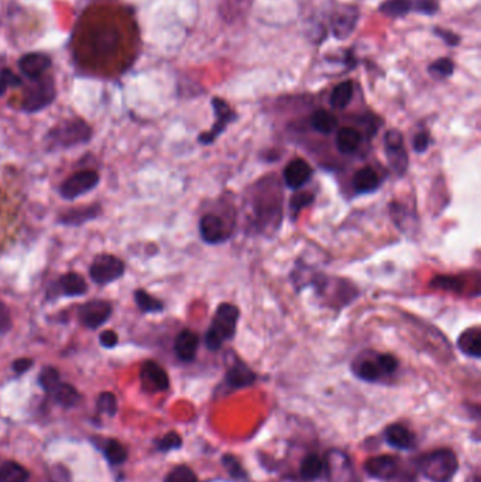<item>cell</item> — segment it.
<instances>
[{"instance_id":"30bf717a","label":"cell","mask_w":481,"mask_h":482,"mask_svg":"<svg viewBox=\"0 0 481 482\" xmlns=\"http://www.w3.org/2000/svg\"><path fill=\"white\" fill-rule=\"evenodd\" d=\"M325 467L330 482H355L352 464L345 453H340L337 450L327 453Z\"/></svg>"},{"instance_id":"8d00e7d4","label":"cell","mask_w":481,"mask_h":482,"mask_svg":"<svg viewBox=\"0 0 481 482\" xmlns=\"http://www.w3.org/2000/svg\"><path fill=\"white\" fill-rule=\"evenodd\" d=\"M315 196L313 193L311 192H299V193H295L293 197H291V202H290V211L293 212V216L297 218V215L308 208V206L313 202Z\"/></svg>"},{"instance_id":"e575fe53","label":"cell","mask_w":481,"mask_h":482,"mask_svg":"<svg viewBox=\"0 0 481 482\" xmlns=\"http://www.w3.org/2000/svg\"><path fill=\"white\" fill-rule=\"evenodd\" d=\"M105 455L112 464H121L127 458V451L119 442L110 440L105 447Z\"/></svg>"},{"instance_id":"4fadbf2b","label":"cell","mask_w":481,"mask_h":482,"mask_svg":"<svg viewBox=\"0 0 481 482\" xmlns=\"http://www.w3.org/2000/svg\"><path fill=\"white\" fill-rule=\"evenodd\" d=\"M140 379L145 391L154 393L168 389L170 386V378L165 370L158 366L156 361H146L142 367Z\"/></svg>"},{"instance_id":"cb8c5ba5","label":"cell","mask_w":481,"mask_h":482,"mask_svg":"<svg viewBox=\"0 0 481 482\" xmlns=\"http://www.w3.org/2000/svg\"><path fill=\"white\" fill-rule=\"evenodd\" d=\"M459 350L473 359L481 357V331L478 327L464 330L457 338Z\"/></svg>"},{"instance_id":"5bb4252c","label":"cell","mask_w":481,"mask_h":482,"mask_svg":"<svg viewBox=\"0 0 481 482\" xmlns=\"http://www.w3.org/2000/svg\"><path fill=\"white\" fill-rule=\"evenodd\" d=\"M50 296H82L88 292V284L77 272H68L58 280L55 287L51 289Z\"/></svg>"},{"instance_id":"4dcf8cb0","label":"cell","mask_w":481,"mask_h":482,"mask_svg":"<svg viewBox=\"0 0 481 482\" xmlns=\"http://www.w3.org/2000/svg\"><path fill=\"white\" fill-rule=\"evenodd\" d=\"M323 471V461L316 454H309L302 460L301 476L305 481H315L320 476Z\"/></svg>"},{"instance_id":"ffe728a7","label":"cell","mask_w":481,"mask_h":482,"mask_svg":"<svg viewBox=\"0 0 481 482\" xmlns=\"http://www.w3.org/2000/svg\"><path fill=\"white\" fill-rule=\"evenodd\" d=\"M256 378V374L236 357L226 372V384L233 389L250 386L254 384Z\"/></svg>"},{"instance_id":"f546056e","label":"cell","mask_w":481,"mask_h":482,"mask_svg":"<svg viewBox=\"0 0 481 482\" xmlns=\"http://www.w3.org/2000/svg\"><path fill=\"white\" fill-rule=\"evenodd\" d=\"M29 471L16 461H6L0 467V482H27Z\"/></svg>"},{"instance_id":"f1b7e54d","label":"cell","mask_w":481,"mask_h":482,"mask_svg":"<svg viewBox=\"0 0 481 482\" xmlns=\"http://www.w3.org/2000/svg\"><path fill=\"white\" fill-rule=\"evenodd\" d=\"M51 393H52L55 402H57L58 405L64 406V407H73V406H75V405L80 402V399H81L78 391H77L73 385H70V384H62V382H59V384L54 388V391H52Z\"/></svg>"},{"instance_id":"484cf974","label":"cell","mask_w":481,"mask_h":482,"mask_svg":"<svg viewBox=\"0 0 481 482\" xmlns=\"http://www.w3.org/2000/svg\"><path fill=\"white\" fill-rule=\"evenodd\" d=\"M355 95V84L353 81H343L336 85L330 93L329 103L333 109H345L349 106Z\"/></svg>"},{"instance_id":"603a6c76","label":"cell","mask_w":481,"mask_h":482,"mask_svg":"<svg viewBox=\"0 0 481 482\" xmlns=\"http://www.w3.org/2000/svg\"><path fill=\"white\" fill-rule=\"evenodd\" d=\"M362 143V134L353 127H343L336 134V149L340 154H355Z\"/></svg>"},{"instance_id":"83f0119b","label":"cell","mask_w":481,"mask_h":482,"mask_svg":"<svg viewBox=\"0 0 481 482\" xmlns=\"http://www.w3.org/2000/svg\"><path fill=\"white\" fill-rule=\"evenodd\" d=\"M311 126L316 133L327 135V134H332L334 128L337 127V119L334 117L333 113L325 109H319L312 114Z\"/></svg>"},{"instance_id":"d6a6232c","label":"cell","mask_w":481,"mask_h":482,"mask_svg":"<svg viewBox=\"0 0 481 482\" xmlns=\"http://www.w3.org/2000/svg\"><path fill=\"white\" fill-rule=\"evenodd\" d=\"M454 62L450 58H439L436 61H434L429 68H428V73L435 78V80H446L450 78L454 73Z\"/></svg>"},{"instance_id":"1f68e13d","label":"cell","mask_w":481,"mask_h":482,"mask_svg":"<svg viewBox=\"0 0 481 482\" xmlns=\"http://www.w3.org/2000/svg\"><path fill=\"white\" fill-rule=\"evenodd\" d=\"M134 301L145 313H160L164 310V303L143 289H137L134 292Z\"/></svg>"},{"instance_id":"7a4b0ae2","label":"cell","mask_w":481,"mask_h":482,"mask_svg":"<svg viewBox=\"0 0 481 482\" xmlns=\"http://www.w3.org/2000/svg\"><path fill=\"white\" fill-rule=\"evenodd\" d=\"M92 139V128L82 119L65 120L54 126L47 134V142L52 147L71 149L89 143Z\"/></svg>"},{"instance_id":"ee69618b","label":"cell","mask_w":481,"mask_h":482,"mask_svg":"<svg viewBox=\"0 0 481 482\" xmlns=\"http://www.w3.org/2000/svg\"><path fill=\"white\" fill-rule=\"evenodd\" d=\"M439 10V3L436 0H415V13L424 16H434Z\"/></svg>"},{"instance_id":"9c48e42d","label":"cell","mask_w":481,"mask_h":482,"mask_svg":"<svg viewBox=\"0 0 481 482\" xmlns=\"http://www.w3.org/2000/svg\"><path fill=\"white\" fill-rule=\"evenodd\" d=\"M113 308L106 301H91L84 303L78 310L80 322L88 329H98L112 316Z\"/></svg>"},{"instance_id":"44dd1931","label":"cell","mask_w":481,"mask_h":482,"mask_svg":"<svg viewBox=\"0 0 481 482\" xmlns=\"http://www.w3.org/2000/svg\"><path fill=\"white\" fill-rule=\"evenodd\" d=\"M352 186L356 195H367L376 192L381 186V181L371 167H363L355 174Z\"/></svg>"},{"instance_id":"f6af8a7d","label":"cell","mask_w":481,"mask_h":482,"mask_svg":"<svg viewBox=\"0 0 481 482\" xmlns=\"http://www.w3.org/2000/svg\"><path fill=\"white\" fill-rule=\"evenodd\" d=\"M12 329V316L9 308L0 302V334H6Z\"/></svg>"},{"instance_id":"5b68a950","label":"cell","mask_w":481,"mask_h":482,"mask_svg":"<svg viewBox=\"0 0 481 482\" xmlns=\"http://www.w3.org/2000/svg\"><path fill=\"white\" fill-rule=\"evenodd\" d=\"M124 271L126 265L120 258L110 254H102L94 259L89 268V277L98 285H108L121 278Z\"/></svg>"},{"instance_id":"e0dca14e","label":"cell","mask_w":481,"mask_h":482,"mask_svg":"<svg viewBox=\"0 0 481 482\" xmlns=\"http://www.w3.org/2000/svg\"><path fill=\"white\" fill-rule=\"evenodd\" d=\"M366 472L377 479H391L398 472V458L392 455H378L369 458L364 464Z\"/></svg>"},{"instance_id":"bcb514c9","label":"cell","mask_w":481,"mask_h":482,"mask_svg":"<svg viewBox=\"0 0 481 482\" xmlns=\"http://www.w3.org/2000/svg\"><path fill=\"white\" fill-rule=\"evenodd\" d=\"M434 31L449 47H456L460 43V37L457 34H454L453 31H450V30H446V29H442V27H435Z\"/></svg>"},{"instance_id":"d590c367","label":"cell","mask_w":481,"mask_h":482,"mask_svg":"<svg viewBox=\"0 0 481 482\" xmlns=\"http://www.w3.org/2000/svg\"><path fill=\"white\" fill-rule=\"evenodd\" d=\"M38 382L45 392L51 393L54 391V388L59 384V372L54 367H45L40 372Z\"/></svg>"},{"instance_id":"f35d334b","label":"cell","mask_w":481,"mask_h":482,"mask_svg":"<svg viewBox=\"0 0 481 482\" xmlns=\"http://www.w3.org/2000/svg\"><path fill=\"white\" fill-rule=\"evenodd\" d=\"M22 85H23V81L10 70H8V68L0 71V96L5 95L9 88H17Z\"/></svg>"},{"instance_id":"7dc6e473","label":"cell","mask_w":481,"mask_h":482,"mask_svg":"<svg viewBox=\"0 0 481 482\" xmlns=\"http://www.w3.org/2000/svg\"><path fill=\"white\" fill-rule=\"evenodd\" d=\"M99 341H101V346L105 349H113L117 346L119 342V336L116 331L113 330H105L101 333L99 336Z\"/></svg>"},{"instance_id":"7bdbcfd3","label":"cell","mask_w":481,"mask_h":482,"mask_svg":"<svg viewBox=\"0 0 481 482\" xmlns=\"http://www.w3.org/2000/svg\"><path fill=\"white\" fill-rule=\"evenodd\" d=\"M377 361L384 372V375H391L398 370V360L392 354H377Z\"/></svg>"},{"instance_id":"9a60e30c","label":"cell","mask_w":481,"mask_h":482,"mask_svg":"<svg viewBox=\"0 0 481 482\" xmlns=\"http://www.w3.org/2000/svg\"><path fill=\"white\" fill-rule=\"evenodd\" d=\"M51 58L43 52H29L19 59L20 71L30 81L44 77L51 68Z\"/></svg>"},{"instance_id":"52a82bcc","label":"cell","mask_w":481,"mask_h":482,"mask_svg":"<svg viewBox=\"0 0 481 482\" xmlns=\"http://www.w3.org/2000/svg\"><path fill=\"white\" fill-rule=\"evenodd\" d=\"M384 149L391 170L398 175H404L408 170V153L404 146V135L399 130H388L384 135Z\"/></svg>"},{"instance_id":"ab89813d","label":"cell","mask_w":481,"mask_h":482,"mask_svg":"<svg viewBox=\"0 0 481 482\" xmlns=\"http://www.w3.org/2000/svg\"><path fill=\"white\" fill-rule=\"evenodd\" d=\"M222 462L225 465V468L228 469V472L235 478V479H239V481H243L246 478V471L244 468L242 467V464L239 462V460L230 454H226L223 455L222 458Z\"/></svg>"},{"instance_id":"60d3db41","label":"cell","mask_w":481,"mask_h":482,"mask_svg":"<svg viewBox=\"0 0 481 482\" xmlns=\"http://www.w3.org/2000/svg\"><path fill=\"white\" fill-rule=\"evenodd\" d=\"M432 143L431 139V134L427 130H422L420 133H417L414 135V139H412V147H414V151L418 154H424L428 151L429 146Z\"/></svg>"},{"instance_id":"3957f363","label":"cell","mask_w":481,"mask_h":482,"mask_svg":"<svg viewBox=\"0 0 481 482\" xmlns=\"http://www.w3.org/2000/svg\"><path fill=\"white\" fill-rule=\"evenodd\" d=\"M459 468L456 454L449 449L431 451L420 458V469L432 482H449Z\"/></svg>"},{"instance_id":"2e32d148","label":"cell","mask_w":481,"mask_h":482,"mask_svg":"<svg viewBox=\"0 0 481 482\" xmlns=\"http://www.w3.org/2000/svg\"><path fill=\"white\" fill-rule=\"evenodd\" d=\"M312 175H313L312 167L302 158L293 160L290 164H287L283 172L286 185L293 190H297L305 186L312 179Z\"/></svg>"},{"instance_id":"b9f144b4","label":"cell","mask_w":481,"mask_h":482,"mask_svg":"<svg viewBox=\"0 0 481 482\" xmlns=\"http://www.w3.org/2000/svg\"><path fill=\"white\" fill-rule=\"evenodd\" d=\"M182 446V439L178 433L171 432L168 435H165L160 442H158V450L160 451H170V450H175L179 449Z\"/></svg>"},{"instance_id":"d4e9b609","label":"cell","mask_w":481,"mask_h":482,"mask_svg":"<svg viewBox=\"0 0 481 482\" xmlns=\"http://www.w3.org/2000/svg\"><path fill=\"white\" fill-rule=\"evenodd\" d=\"M353 372L357 378L366 382H377L383 375V370L377 361V354L376 359H359L353 363Z\"/></svg>"},{"instance_id":"d6986e66","label":"cell","mask_w":481,"mask_h":482,"mask_svg":"<svg viewBox=\"0 0 481 482\" xmlns=\"http://www.w3.org/2000/svg\"><path fill=\"white\" fill-rule=\"evenodd\" d=\"M198 347H199V337L195 331L192 330H182L178 333L175 342H174V350L177 357L181 361L189 363L192 360H195L196 353H198Z\"/></svg>"},{"instance_id":"7402d4cb","label":"cell","mask_w":481,"mask_h":482,"mask_svg":"<svg viewBox=\"0 0 481 482\" xmlns=\"http://www.w3.org/2000/svg\"><path fill=\"white\" fill-rule=\"evenodd\" d=\"M387 443L398 450H409L415 444V435L402 425H391L385 429Z\"/></svg>"},{"instance_id":"8992f818","label":"cell","mask_w":481,"mask_h":482,"mask_svg":"<svg viewBox=\"0 0 481 482\" xmlns=\"http://www.w3.org/2000/svg\"><path fill=\"white\" fill-rule=\"evenodd\" d=\"M212 107L215 113V123L212 128L206 133H202L198 135V142L203 146L214 144L218 137L225 133L228 126L236 120V113L235 110L229 106V103L221 98H214L212 99Z\"/></svg>"},{"instance_id":"836d02e7","label":"cell","mask_w":481,"mask_h":482,"mask_svg":"<svg viewBox=\"0 0 481 482\" xmlns=\"http://www.w3.org/2000/svg\"><path fill=\"white\" fill-rule=\"evenodd\" d=\"M164 482H199L195 472L186 465H178L168 472Z\"/></svg>"},{"instance_id":"c3c4849f","label":"cell","mask_w":481,"mask_h":482,"mask_svg":"<svg viewBox=\"0 0 481 482\" xmlns=\"http://www.w3.org/2000/svg\"><path fill=\"white\" fill-rule=\"evenodd\" d=\"M33 367V360L31 359H19L13 363V370L16 374H23L29 371Z\"/></svg>"},{"instance_id":"277c9868","label":"cell","mask_w":481,"mask_h":482,"mask_svg":"<svg viewBox=\"0 0 481 482\" xmlns=\"http://www.w3.org/2000/svg\"><path fill=\"white\" fill-rule=\"evenodd\" d=\"M55 95V84L51 77L44 75L38 80H33L23 99V110L27 113H37L50 106Z\"/></svg>"},{"instance_id":"8fae6325","label":"cell","mask_w":481,"mask_h":482,"mask_svg":"<svg viewBox=\"0 0 481 482\" xmlns=\"http://www.w3.org/2000/svg\"><path fill=\"white\" fill-rule=\"evenodd\" d=\"M359 22V9L345 5L339 8L332 17V33L337 40H346L352 36Z\"/></svg>"},{"instance_id":"7c38bea8","label":"cell","mask_w":481,"mask_h":482,"mask_svg":"<svg viewBox=\"0 0 481 482\" xmlns=\"http://www.w3.org/2000/svg\"><path fill=\"white\" fill-rule=\"evenodd\" d=\"M199 233L206 244H221L229 239L225 222L221 216L208 213L199 220Z\"/></svg>"},{"instance_id":"ba28073f","label":"cell","mask_w":481,"mask_h":482,"mask_svg":"<svg viewBox=\"0 0 481 482\" xmlns=\"http://www.w3.org/2000/svg\"><path fill=\"white\" fill-rule=\"evenodd\" d=\"M98 183H99L98 172L92 170L75 172L74 175L66 178L62 182V185L59 186V195L61 197L66 200H73L91 192L92 189L98 186Z\"/></svg>"},{"instance_id":"ac0fdd59","label":"cell","mask_w":481,"mask_h":482,"mask_svg":"<svg viewBox=\"0 0 481 482\" xmlns=\"http://www.w3.org/2000/svg\"><path fill=\"white\" fill-rule=\"evenodd\" d=\"M102 213L101 204H89V206H81V208H75L71 211H66L58 218V222L64 226L78 227L85 225L87 222L95 220Z\"/></svg>"},{"instance_id":"74e56055","label":"cell","mask_w":481,"mask_h":482,"mask_svg":"<svg viewBox=\"0 0 481 482\" xmlns=\"http://www.w3.org/2000/svg\"><path fill=\"white\" fill-rule=\"evenodd\" d=\"M98 410L106 413L109 416H114L117 412V399L112 392H103L98 399Z\"/></svg>"},{"instance_id":"6da1fadb","label":"cell","mask_w":481,"mask_h":482,"mask_svg":"<svg viewBox=\"0 0 481 482\" xmlns=\"http://www.w3.org/2000/svg\"><path fill=\"white\" fill-rule=\"evenodd\" d=\"M239 317L240 310L236 305L221 303L218 306L214 320L205 334V344L208 350L218 352L226 341L235 337Z\"/></svg>"},{"instance_id":"4316f807","label":"cell","mask_w":481,"mask_h":482,"mask_svg":"<svg viewBox=\"0 0 481 482\" xmlns=\"http://www.w3.org/2000/svg\"><path fill=\"white\" fill-rule=\"evenodd\" d=\"M378 10L388 17H404L415 13V0H385Z\"/></svg>"}]
</instances>
